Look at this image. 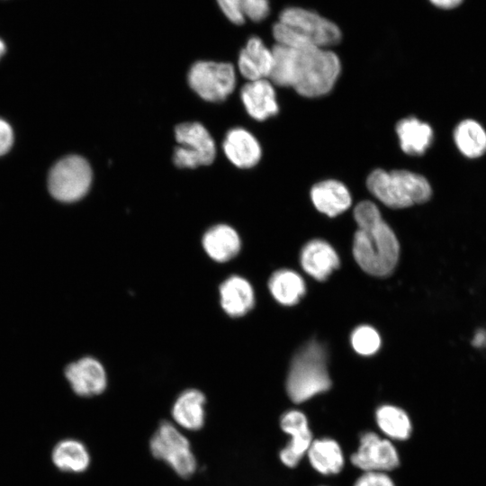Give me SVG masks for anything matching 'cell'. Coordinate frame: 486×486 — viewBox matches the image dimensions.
Masks as SVG:
<instances>
[{
    "mask_svg": "<svg viewBox=\"0 0 486 486\" xmlns=\"http://www.w3.org/2000/svg\"><path fill=\"white\" fill-rule=\"evenodd\" d=\"M274 66L269 80L292 87L304 97H320L334 87L341 72L338 56L329 49L272 47Z\"/></svg>",
    "mask_w": 486,
    "mask_h": 486,
    "instance_id": "6da1fadb",
    "label": "cell"
},
{
    "mask_svg": "<svg viewBox=\"0 0 486 486\" xmlns=\"http://www.w3.org/2000/svg\"><path fill=\"white\" fill-rule=\"evenodd\" d=\"M354 218L357 224L353 239L355 260L371 275H389L394 270L400 256V244L395 233L371 201L357 203L354 209Z\"/></svg>",
    "mask_w": 486,
    "mask_h": 486,
    "instance_id": "7a4b0ae2",
    "label": "cell"
},
{
    "mask_svg": "<svg viewBox=\"0 0 486 486\" xmlns=\"http://www.w3.org/2000/svg\"><path fill=\"white\" fill-rule=\"evenodd\" d=\"M366 187L381 202L393 209L423 203L432 194L423 176L405 169H375L367 176Z\"/></svg>",
    "mask_w": 486,
    "mask_h": 486,
    "instance_id": "3957f363",
    "label": "cell"
},
{
    "mask_svg": "<svg viewBox=\"0 0 486 486\" xmlns=\"http://www.w3.org/2000/svg\"><path fill=\"white\" fill-rule=\"evenodd\" d=\"M324 347L316 341L303 346L294 356L287 378L290 399L301 403L330 388Z\"/></svg>",
    "mask_w": 486,
    "mask_h": 486,
    "instance_id": "277c9868",
    "label": "cell"
},
{
    "mask_svg": "<svg viewBox=\"0 0 486 486\" xmlns=\"http://www.w3.org/2000/svg\"><path fill=\"white\" fill-rule=\"evenodd\" d=\"M152 455L171 467L179 476L188 478L197 463L187 437L169 421H162L149 441Z\"/></svg>",
    "mask_w": 486,
    "mask_h": 486,
    "instance_id": "5b68a950",
    "label": "cell"
},
{
    "mask_svg": "<svg viewBox=\"0 0 486 486\" xmlns=\"http://www.w3.org/2000/svg\"><path fill=\"white\" fill-rule=\"evenodd\" d=\"M278 21L292 28L313 47L329 49L342 40V32L337 23L304 7L284 8Z\"/></svg>",
    "mask_w": 486,
    "mask_h": 486,
    "instance_id": "8992f818",
    "label": "cell"
},
{
    "mask_svg": "<svg viewBox=\"0 0 486 486\" xmlns=\"http://www.w3.org/2000/svg\"><path fill=\"white\" fill-rule=\"evenodd\" d=\"M92 170L88 162L79 156H68L51 168L48 186L58 201L71 202L81 199L89 190Z\"/></svg>",
    "mask_w": 486,
    "mask_h": 486,
    "instance_id": "52a82bcc",
    "label": "cell"
},
{
    "mask_svg": "<svg viewBox=\"0 0 486 486\" xmlns=\"http://www.w3.org/2000/svg\"><path fill=\"white\" fill-rule=\"evenodd\" d=\"M187 78L191 88L202 99L220 102L234 90L236 73L230 63L199 60L190 68Z\"/></svg>",
    "mask_w": 486,
    "mask_h": 486,
    "instance_id": "ba28073f",
    "label": "cell"
},
{
    "mask_svg": "<svg viewBox=\"0 0 486 486\" xmlns=\"http://www.w3.org/2000/svg\"><path fill=\"white\" fill-rule=\"evenodd\" d=\"M175 134L178 143L174 151L176 166L194 168L212 163L216 148L204 126L198 122L182 123L176 127Z\"/></svg>",
    "mask_w": 486,
    "mask_h": 486,
    "instance_id": "9c48e42d",
    "label": "cell"
},
{
    "mask_svg": "<svg viewBox=\"0 0 486 486\" xmlns=\"http://www.w3.org/2000/svg\"><path fill=\"white\" fill-rule=\"evenodd\" d=\"M351 462L364 472H382L396 468L399 456L390 441L374 433H365L361 436L357 452L351 455Z\"/></svg>",
    "mask_w": 486,
    "mask_h": 486,
    "instance_id": "30bf717a",
    "label": "cell"
},
{
    "mask_svg": "<svg viewBox=\"0 0 486 486\" xmlns=\"http://www.w3.org/2000/svg\"><path fill=\"white\" fill-rule=\"evenodd\" d=\"M65 375L73 392L81 397L99 395L107 386L104 367L91 356H85L69 364L65 369Z\"/></svg>",
    "mask_w": 486,
    "mask_h": 486,
    "instance_id": "8fae6325",
    "label": "cell"
},
{
    "mask_svg": "<svg viewBox=\"0 0 486 486\" xmlns=\"http://www.w3.org/2000/svg\"><path fill=\"white\" fill-rule=\"evenodd\" d=\"M281 428L291 435V441L280 452V459L286 466L295 467L312 442L307 418L301 411H288L281 418Z\"/></svg>",
    "mask_w": 486,
    "mask_h": 486,
    "instance_id": "7c38bea8",
    "label": "cell"
},
{
    "mask_svg": "<svg viewBox=\"0 0 486 486\" xmlns=\"http://www.w3.org/2000/svg\"><path fill=\"white\" fill-rule=\"evenodd\" d=\"M274 66L272 48H268L258 36H251L240 50L238 67L248 81L269 78Z\"/></svg>",
    "mask_w": 486,
    "mask_h": 486,
    "instance_id": "4fadbf2b",
    "label": "cell"
},
{
    "mask_svg": "<svg viewBox=\"0 0 486 486\" xmlns=\"http://www.w3.org/2000/svg\"><path fill=\"white\" fill-rule=\"evenodd\" d=\"M248 113L257 121H265L279 112L273 84L267 79L248 81L240 91Z\"/></svg>",
    "mask_w": 486,
    "mask_h": 486,
    "instance_id": "5bb4252c",
    "label": "cell"
},
{
    "mask_svg": "<svg viewBox=\"0 0 486 486\" xmlns=\"http://www.w3.org/2000/svg\"><path fill=\"white\" fill-rule=\"evenodd\" d=\"M310 194L314 207L328 217L343 213L352 204V196L347 187L335 179L316 183Z\"/></svg>",
    "mask_w": 486,
    "mask_h": 486,
    "instance_id": "9a60e30c",
    "label": "cell"
},
{
    "mask_svg": "<svg viewBox=\"0 0 486 486\" xmlns=\"http://www.w3.org/2000/svg\"><path fill=\"white\" fill-rule=\"evenodd\" d=\"M303 270L319 281L326 280L339 266V257L327 241L313 239L302 248L300 256Z\"/></svg>",
    "mask_w": 486,
    "mask_h": 486,
    "instance_id": "2e32d148",
    "label": "cell"
},
{
    "mask_svg": "<svg viewBox=\"0 0 486 486\" xmlns=\"http://www.w3.org/2000/svg\"><path fill=\"white\" fill-rule=\"evenodd\" d=\"M219 293L221 308L233 318L247 314L255 303L252 285L239 275H231L225 279L220 285Z\"/></svg>",
    "mask_w": 486,
    "mask_h": 486,
    "instance_id": "e0dca14e",
    "label": "cell"
},
{
    "mask_svg": "<svg viewBox=\"0 0 486 486\" xmlns=\"http://www.w3.org/2000/svg\"><path fill=\"white\" fill-rule=\"evenodd\" d=\"M204 394L197 389H187L176 399L172 407V418L176 424L184 429L196 431L205 422Z\"/></svg>",
    "mask_w": 486,
    "mask_h": 486,
    "instance_id": "ac0fdd59",
    "label": "cell"
},
{
    "mask_svg": "<svg viewBox=\"0 0 486 486\" xmlns=\"http://www.w3.org/2000/svg\"><path fill=\"white\" fill-rule=\"evenodd\" d=\"M223 149L230 161L240 168L256 165L261 158V147L256 139L242 128L230 130L223 141Z\"/></svg>",
    "mask_w": 486,
    "mask_h": 486,
    "instance_id": "d6986e66",
    "label": "cell"
},
{
    "mask_svg": "<svg viewBox=\"0 0 486 486\" xmlns=\"http://www.w3.org/2000/svg\"><path fill=\"white\" fill-rule=\"evenodd\" d=\"M202 243L206 254L219 263L228 262L235 257L241 248L238 232L225 224L210 228L204 233Z\"/></svg>",
    "mask_w": 486,
    "mask_h": 486,
    "instance_id": "ffe728a7",
    "label": "cell"
},
{
    "mask_svg": "<svg viewBox=\"0 0 486 486\" xmlns=\"http://www.w3.org/2000/svg\"><path fill=\"white\" fill-rule=\"evenodd\" d=\"M396 133L401 150L411 156L423 155L433 140L432 128L411 116L397 122Z\"/></svg>",
    "mask_w": 486,
    "mask_h": 486,
    "instance_id": "44dd1931",
    "label": "cell"
},
{
    "mask_svg": "<svg viewBox=\"0 0 486 486\" xmlns=\"http://www.w3.org/2000/svg\"><path fill=\"white\" fill-rule=\"evenodd\" d=\"M51 460L61 472L80 473L90 465V454L79 440L66 438L58 442L52 449Z\"/></svg>",
    "mask_w": 486,
    "mask_h": 486,
    "instance_id": "7402d4cb",
    "label": "cell"
},
{
    "mask_svg": "<svg viewBox=\"0 0 486 486\" xmlns=\"http://www.w3.org/2000/svg\"><path fill=\"white\" fill-rule=\"evenodd\" d=\"M268 288L273 297L286 306L296 304L305 293L302 276L288 269L274 272L268 281Z\"/></svg>",
    "mask_w": 486,
    "mask_h": 486,
    "instance_id": "603a6c76",
    "label": "cell"
},
{
    "mask_svg": "<svg viewBox=\"0 0 486 486\" xmlns=\"http://www.w3.org/2000/svg\"><path fill=\"white\" fill-rule=\"evenodd\" d=\"M308 456L315 470L322 474H334L341 471L344 459L338 444L329 438L311 442Z\"/></svg>",
    "mask_w": 486,
    "mask_h": 486,
    "instance_id": "cb8c5ba5",
    "label": "cell"
},
{
    "mask_svg": "<svg viewBox=\"0 0 486 486\" xmlns=\"http://www.w3.org/2000/svg\"><path fill=\"white\" fill-rule=\"evenodd\" d=\"M454 138L459 150L468 158H478L486 151V132L473 120L460 122L454 130Z\"/></svg>",
    "mask_w": 486,
    "mask_h": 486,
    "instance_id": "d4e9b609",
    "label": "cell"
},
{
    "mask_svg": "<svg viewBox=\"0 0 486 486\" xmlns=\"http://www.w3.org/2000/svg\"><path fill=\"white\" fill-rule=\"evenodd\" d=\"M376 420L381 430L392 438L405 440L410 436V420L398 407L391 405L380 407L376 411Z\"/></svg>",
    "mask_w": 486,
    "mask_h": 486,
    "instance_id": "484cf974",
    "label": "cell"
},
{
    "mask_svg": "<svg viewBox=\"0 0 486 486\" xmlns=\"http://www.w3.org/2000/svg\"><path fill=\"white\" fill-rule=\"evenodd\" d=\"M351 344L355 351L362 356H371L381 346V338L372 327H357L351 335Z\"/></svg>",
    "mask_w": 486,
    "mask_h": 486,
    "instance_id": "4316f807",
    "label": "cell"
},
{
    "mask_svg": "<svg viewBox=\"0 0 486 486\" xmlns=\"http://www.w3.org/2000/svg\"><path fill=\"white\" fill-rule=\"evenodd\" d=\"M246 20L253 22L265 21L271 12L270 0H240Z\"/></svg>",
    "mask_w": 486,
    "mask_h": 486,
    "instance_id": "83f0119b",
    "label": "cell"
},
{
    "mask_svg": "<svg viewBox=\"0 0 486 486\" xmlns=\"http://www.w3.org/2000/svg\"><path fill=\"white\" fill-rule=\"evenodd\" d=\"M222 16L231 24L241 26L247 20L243 14L240 0H215Z\"/></svg>",
    "mask_w": 486,
    "mask_h": 486,
    "instance_id": "f1b7e54d",
    "label": "cell"
},
{
    "mask_svg": "<svg viewBox=\"0 0 486 486\" xmlns=\"http://www.w3.org/2000/svg\"><path fill=\"white\" fill-rule=\"evenodd\" d=\"M354 486H394L391 478L382 472H365Z\"/></svg>",
    "mask_w": 486,
    "mask_h": 486,
    "instance_id": "f546056e",
    "label": "cell"
},
{
    "mask_svg": "<svg viewBox=\"0 0 486 486\" xmlns=\"http://www.w3.org/2000/svg\"><path fill=\"white\" fill-rule=\"evenodd\" d=\"M14 142V132L7 122L0 118V156L5 154Z\"/></svg>",
    "mask_w": 486,
    "mask_h": 486,
    "instance_id": "4dcf8cb0",
    "label": "cell"
},
{
    "mask_svg": "<svg viewBox=\"0 0 486 486\" xmlns=\"http://www.w3.org/2000/svg\"><path fill=\"white\" fill-rule=\"evenodd\" d=\"M463 0H429L435 6L441 9H452L462 3Z\"/></svg>",
    "mask_w": 486,
    "mask_h": 486,
    "instance_id": "1f68e13d",
    "label": "cell"
},
{
    "mask_svg": "<svg viewBox=\"0 0 486 486\" xmlns=\"http://www.w3.org/2000/svg\"><path fill=\"white\" fill-rule=\"evenodd\" d=\"M7 44L3 37L0 36V60L6 54Z\"/></svg>",
    "mask_w": 486,
    "mask_h": 486,
    "instance_id": "d6a6232c",
    "label": "cell"
}]
</instances>
